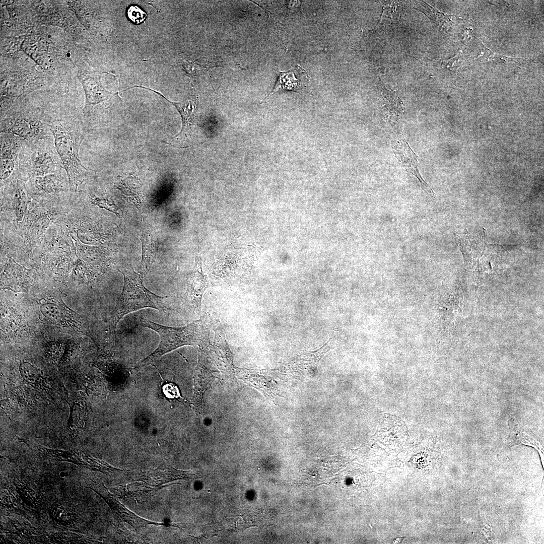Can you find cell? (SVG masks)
<instances>
[{
	"label": "cell",
	"instance_id": "5bb4252c",
	"mask_svg": "<svg viewBox=\"0 0 544 544\" xmlns=\"http://www.w3.org/2000/svg\"><path fill=\"white\" fill-rule=\"evenodd\" d=\"M116 506V509H118L119 516L121 517L120 518L123 521L127 522L134 528L144 527L147 525L151 524V522L134 514L120 503H118Z\"/></svg>",
	"mask_w": 544,
	"mask_h": 544
},
{
	"label": "cell",
	"instance_id": "e0dca14e",
	"mask_svg": "<svg viewBox=\"0 0 544 544\" xmlns=\"http://www.w3.org/2000/svg\"><path fill=\"white\" fill-rule=\"evenodd\" d=\"M41 306V311L46 317L54 321L58 320L60 316V311L57 306L49 304Z\"/></svg>",
	"mask_w": 544,
	"mask_h": 544
},
{
	"label": "cell",
	"instance_id": "3957f363",
	"mask_svg": "<svg viewBox=\"0 0 544 544\" xmlns=\"http://www.w3.org/2000/svg\"><path fill=\"white\" fill-rule=\"evenodd\" d=\"M124 285L116 308V323L126 314L144 308L165 312L170 309L167 297L153 293L144 285V274L123 271Z\"/></svg>",
	"mask_w": 544,
	"mask_h": 544
},
{
	"label": "cell",
	"instance_id": "7a4b0ae2",
	"mask_svg": "<svg viewBox=\"0 0 544 544\" xmlns=\"http://www.w3.org/2000/svg\"><path fill=\"white\" fill-rule=\"evenodd\" d=\"M62 167L51 137L26 141L19 156L17 170L30 179L60 172Z\"/></svg>",
	"mask_w": 544,
	"mask_h": 544
},
{
	"label": "cell",
	"instance_id": "277c9868",
	"mask_svg": "<svg viewBox=\"0 0 544 544\" xmlns=\"http://www.w3.org/2000/svg\"><path fill=\"white\" fill-rule=\"evenodd\" d=\"M136 323L138 325L156 331L160 339L157 348L141 361L140 366L152 364L163 355L181 346L196 344L200 335L199 321H195L182 327H172L159 324L145 317H140Z\"/></svg>",
	"mask_w": 544,
	"mask_h": 544
},
{
	"label": "cell",
	"instance_id": "4fadbf2b",
	"mask_svg": "<svg viewBox=\"0 0 544 544\" xmlns=\"http://www.w3.org/2000/svg\"><path fill=\"white\" fill-rule=\"evenodd\" d=\"M87 104L95 105L106 99L112 93L107 91L96 81L92 80L85 85Z\"/></svg>",
	"mask_w": 544,
	"mask_h": 544
},
{
	"label": "cell",
	"instance_id": "ac0fdd59",
	"mask_svg": "<svg viewBox=\"0 0 544 544\" xmlns=\"http://www.w3.org/2000/svg\"><path fill=\"white\" fill-rule=\"evenodd\" d=\"M184 70L191 75H197L200 73L202 67L195 62H189L183 65Z\"/></svg>",
	"mask_w": 544,
	"mask_h": 544
},
{
	"label": "cell",
	"instance_id": "d6986e66",
	"mask_svg": "<svg viewBox=\"0 0 544 544\" xmlns=\"http://www.w3.org/2000/svg\"><path fill=\"white\" fill-rule=\"evenodd\" d=\"M177 390L176 387L172 384H167L164 387V392L168 397H173L177 396Z\"/></svg>",
	"mask_w": 544,
	"mask_h": 544
},
{
	"label": "cell",
	"instance_id": "9c48e42d",
	"mask_svg": "<svg viewBox=\"0 0 544 544\" xmlns=\"http://www.w3.org/2000/svg\"><path fill=\"white\" fill-rule=\"evenodd\" d=\"M33 190L38 194H49L64 191L66 184L60 172L30 179Z\"/></svg>",
	"mask_w": 544,
	"mask_h": 544
},
{
	"label": "cell",
	"instance_id": "8992f818",
	"mask_svg": "<svg viewBox=\"0 0 544 544\" xmlns=\"http://www.w3.org/2000/svg\"><path fill=\"white\" fill-rule=\"evenodd\" d=\"M26 141L10 133H1V181L8 179L17 169L19 156Z\"/></svg>",
	"mask_w": 544,
	"mask_h": 544
},
{
	"label": "cell",
	"instance_id": "52a82bcc",
	"mask_svg": "<svg viewBox=\"0 0 544 544\" xmlns=\"http://www.w3.org/2000/svg\"><path fill=\"white\" fill-rule=\"evenodd\" d=\"M310 79L307 72L300 65L287 72H279L275 87L268 96L278 92L305 91L309 85Z\"/></svg>",
	"mask_w": 544,
	"mask_h": 544
},
{
	"label": "cell",
	"instance_id": "30bf717a",
	"mask_svg": "<svg viewBox=\"0 0 544 544\" xmlns=\"http://www.w3.org/2000/svg\"><path fill=\"white\" fill-rule=\"evenodd\" d=\"M510 428L509 442L511 444H523L535 448L541 457H543L542 444L532 436L527 433L525 428L515 418L508 420Z\"/></svg>",
	"mask_w": 544,
	"mask_h": 544
},
{
	"label": "cell",
	"instance_id": "5b68a950",
	"mask_svg": "<svg viewBox=\"0 0 544 544\" xmlns=\"http://www.w3.org/2000/svg\"><path fill=\"white\" fill-rule=\"evenodd\" d=\"M1 133L13 134L27 142L52 136L46 121L34 115L22 114L1 118Z\"/></svg>",
	"mask_w": 544,
	"mask_h": 544
},
{
	"label": "cell",
	"instance_id": "9a60e30c",
	"mask_svg": "<svg viewBox=\"0 0 544 544\" xmlns=\"http://www.w3.org/2000/svg\"><path fill=\"white\" fill-rule=\"evenodd\" d=\"M128 19L134 24L139 25L144 22L147 16V13L140 7L135 5L129 6L126 10Z\"/></svg>",
	"mask_w": 544,
	"mask_h": 544
},
{
	"label": "cell",
	"instance_id": "ba28073f",
	"mask_svg": "<svg viewBox=\"0 0 544 544\" xmlns=\"http://www.w3.org/2000/svg\"><path fill=\"white\" fill-rule=\"evenodd\" d=\"M134 87L142 88L152 91L162 97L168 102L172 104L176 107L181 115L182 126L180 131L173 137V138H176L182 133L188 131L190 129L191 126L193 125L195 112L196 111L197 106L196 100L194 99L193 97L187 98L180 102H173L168 100L161 93L153 89L140 86H134L132 87L131 88Z\"/></svg>",
	"mask_w": 544,
	"mask_h": 544
},
{
	"label": "cell",
	"instance_id": "ffe728a7",
	"mask_svg": "<svg viewBox=\"0 0 544 544\" xmlns=\"http://www.w3.org/2000/svg\"><path fill=\"white\" fill-rule=\"evenodd\" d=\"M66 473L64 471H61L59 472V475L62 478H64L66 476Z\"/></svg>",
	"mask_w": 544,
	"mask_h": 544
},
{
	"label": "cell",
	"instance_id": "7c38bea8",
	"mask_svg": "<svg viewBox=\"0 0 544 544\" xmlns=\"http://www.w3.org/2000/svg\"><path fill=\"white\" fill-rule=\"evenodd\" d=\"M143 254L140 272L145 275L153 263L156 253V244L152 235L142 234Z\"/></svg>",
	"mask_w": 544,
	"mask_h": 544
},
{
	"label": "cell",
	"instance_id": "8fae6325",
	"mask_svg": "<svg viewBox=\"0 0 544 544\" xmlns=\"http://www.w3.org/2000/svg\"><path fill=\"white\" fill-rule=\"evenodd\" d=\"M10 188L12 207L17 220L20 221L26 213L29 201L26 189L18 179L12 182Z\"/></svg>",
	"mask_w": 544,
	"mask_h": 544
},
{
	"label": "cell",
	"instance_id": "2e32d148",
	"mask_svg": "<svg viewBox=\"0 0 544 544\" xmlns=\"http://www.w3.org/2000/svg\"><path fill=\"white\" fill-rule=\"evenodd\" d=\"M92 202L100 208L105 209L118 216L117 207L111 201L108 199L94 196L91 198Z\"/></svg>",
	"mask_w": 544,
	"mask_h": 544
},
{
	"label": "cell",
	"instance_id": "6da1fadb",
	"mask_svg": "<svg viewBox=\"0 0 544 544\" xmlns=\"http://www.w3.org/2000/svg\"><path fill=\"white\" fill-rule=\"evenodd\" d=\"M70 187L76 191L83 183L88 169L82 164L79 150L83 136L79 123L68 120L46 121Z\"/></svg>",
	"mask_w": 544,
	"mask_h": 544
}]
</instances>
